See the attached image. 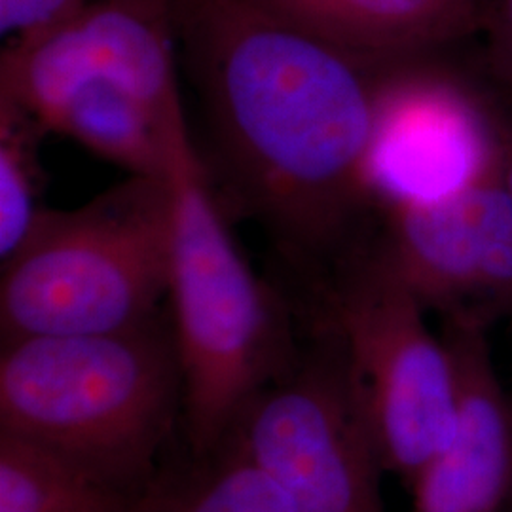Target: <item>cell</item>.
Here are the masks:
<instances>
[{
    "label": "cell",
    "mask_w": 512,
    "mask_h": 512,
    "mask_svg": "<svg viewBox=\"0 0 512 512\" xmlns=\"http://www.w3.org/2000/svg\"><path fill=\"white\" fill-rule=\"evenodd\" d=\"M179 61L219 194L272 241L304 293L365 247L385 67L245 0H173ZM399 63V61H397Z\"/></svg>",
    "instance_id": "1"
},
{
    "label": "cell",
    "mask_w": 512,
    "mask_h": 512,
    "mask_svg": "<svg viewBox=\"0 0 512 512\" xmlns=\"http://www.w3.org/2000/svg\"><path fill=\"white\" fill-rule=\"evenodd\" d=\"M167 177V313L183 374L186 440L190 454L205 456L230 437L256 395L293 368L302 348L298 313L239 249L190 126L175 137Z\"/></svg>",
    "instance_id": "2"
},
{
    "label": "cell",
    "mask_w": 512,
    "mask_h": 512,
    "mask_svg": "<svg viewBox=\"0 0 512 512\" xmlns=\"http://www.w3.org/2000/svg\"><path fill=\"white\" fill-rule=\"evenodd\" d=\"M179 65L173 0H90L6 40L0 99L128 175L158 173L184 114Z\"/></svg>",
    "instance_id": "3"
},
{
    "label": "cell",
    "mask_w": 512,
    "mask_h": 512,
    "mask_svg": "<svg viewBox=\"0 0 512 512\" xmlns=\"http://www.w3.org/2000/svg\"><path fill=\"white\" fill-rule=\"evenodd\" d=\"M181 414L167 308L133 329L2 340L0 433L55 450L118 492L158 471Z\"/></svg>",
    "instance_id": "4"
},
{
    "label": "cell",
    "mask_w": 512,
    "mask_h": 512,
    "mask_svg": "<svg viewBox=\"0 0 512 512\" xmlns=\"http://www.w3.org/2000/svg\"><path fill=\"white\" fill-rule=\"evenodd\" d=\"M173 196L164 175L40 211L2 260L0 340L133 329L167 308Z\"/></svg>",
    "instance_id": "5"
},
{
    "label": "cell",
    "mask_w": 512,
    "mask_h": 512,
    "mask_svg": "<svg viewBox=\"0 0 512 512\" xmlns=\"http://www.w3.org/2000/svg\"><path fill=\"white\" fill-rule=\"evenodd\" d=\"M298 310L325 319L340 336L384 469L410 488L448 437L458 403L454 361L429 327L427 308L372 238L306 294Z\"/></svg>",
    "instance_id": "6"
},
{
    "label": "cell",
    "mask_w": 512,
    "mask_h": 512,
    "mask_svg": "<svg viewBox=\"0 0 512 512\" xmlns=\"http://www.w3.org/2000/svg\"><path fill=\"white\" fill-rule=\"evenodd\" d=\"M293 368L264 387L228 439L255 459L294 512H385L384 463L349 374L340 336L306 317Z\"/></svg>",
    "instance_id": "7"
},
{
    "label": "cell",
    "mask_w": 512,
    "mask_h": 512,
    "mask_svg": "<svg viewBox=\"0 0 512 512\" xmlns=\"http://www.w3.org/2000/svg\"><path fill=\"white\" fill-rule=\"evenodd\" d=\"M429 57L391 63L382 74L368 160L376 213L458 194L501 169L503 120Z\"/></svg>",
    "instance_id": "8"
},
{
    "label": "cell",
    "mask_w": 512,
    "mask_h": 512,
    "mask_svg": "<svg viewBox=\"0 0 512 512\" xmlns=\"http://www.w3.org/2000/svg\"><path fill=\"white\" fill-rule=\"evenodd\" d=\"M374 245L440 317L512 319V198L492 177L433 202L391 205Z\"/></svg>",
    "instance_id": "9"
},
{
    "label": "cell",
    "mask_w": 512,
    "mask_h": 512,
    "mask_svg": "<svg viewBox=\"0 0 512 512\" xmlns=\"http://www.w3.org/2000/svg\"><path fill=\"white\" fill-rule=\"evenodd\" d=\"M490 323L442 317L440 336L458 378L454 425L410 484V512H501L512 492V425L507 389L497 376Z\"/></svg>",
    "instance_id": "10"
},
{
    "label": "cell",
    "mask_w": 512,
    "mask_h": 512,
    "mask_svg": "<svg viewBox=\"0 0 512 512\" xmlns=\"http://www.w3.org/2000/svg\"><path fill=\"white\" fill-rule=\"evenodd\" d=\"M376 63L439 52L482 31L486 0H245Z\"/></svg>",
    "instance_id": "11"
},
{
    "label": "cell",
    "mask_w": 512,
    "mask_h": 512,
    "mask_svg": "<svg viewBox=\"0 0 512 512\" xmlns=\"http://www.w3.org/2000/svg\"><path fill=\"white\" fill-rule=\"evenodd\" d=\"M177 469H158L124 494L114 512H294L274 478L238 442L226 439Z\"/></svg>",
    "instance_id": "12"
},
{
    "label": "cell",
    "mask_w": 512,
    "mask_h": 512,
    "mask_svg": "<svg viewBox=\"0 0 512 512\" xmlns=\"http://www.w3.org/2000/svg\"><path fill=\"white\" fill-rule=\"evenodd\" d=\"M118 492L73 459L0 433V512H84Z\"/></svg>",
    "instance_id": "13"
},
{
    "label": "cell",
    "mask_w": 512,
    "mask_h": 512,
    "mask_svg": "<svg viewBox=\"0 0 512 512\" xmlns=\"http://www.w3.org/2000/svg\"><path fill=\"white\" fill-rule=\"evenodd\" d=\"M46 131L23 110L0 99V260L12 255L40 211L38 141Z\"/></svg>",
    "instance_id": "14"
},
{
    "label": "cell",
    "mask_w": 512,
    "mask_h": 512,
    "mask_svg": "<svg viewBox=\"0 0 512 512\" xmlns=\"http://www.w3.org/2000/svg\"><path fill=\"white\" fill-rule=\"evenodd\" d=\"M90 0H0V33L6 40L27 37L73 16Z\"/></svg>",
    "instance_id": "15"
},
{
    "label": "cell",
    "mask_w": 512,
    "mask_h": 512,
    "mask_svg": "<svg viewBox=\"0 0 512 512\" xmlns=\"http://www.w3.org/2000/svg\"><path fill=\"white\" fill-rule=\"evenodd\" d=\"M482 33L492 71L512 95V0H486Z\"/></svg>",
    "instance_id": "16"
},
{
    "label": "cell",
    "mask_w": 512,
    "mask_h": 512,
    "mask_svg": "<svg viewBox=\"0 0 512 512\" xmlns=\"http://www.w3.org/2000/svg\"><path fill=\"white\" fill-rule=\"evenodd\" d=\"M501 181L512 198V120H503V147H501Z\"/></svg>",
    "instance_id": "17"
},
{
    "label": "cell",
    "mask_w": 512,
    "mask_h": 512,
    "mask_svg": "<svg viewBox=\"0 0 512 512\" xmlns=\"http://www.w3.org/2000/svg\"><path fill=\"white\" fill-rule=\"evenodd\" d=\"M122 497H124V494L114 495V497H110L107 501H103V503H99V505H95L92 509H88V511L84 512H114L116 505L120 503Z\"/></svg>",
    "instance_id": "18"
},
{
    "label": "cell",
    "mask_w": 512,
    "mask_h": 512,
    "mask_svg": "<svg viewBox=\"0 0 512 512\" xmlns=\"http://www.w3.org/2000/svg\"><path fill=\"white\" fill-rule=\"evenodd\" d=\"M512 323V319H511ZM507 395H509V412H511V425H512V387L511 389H507ZM509 505H512V492H511V501H509Z\"/></svg>",
    "instance_id": "19"
}]
</instances>
